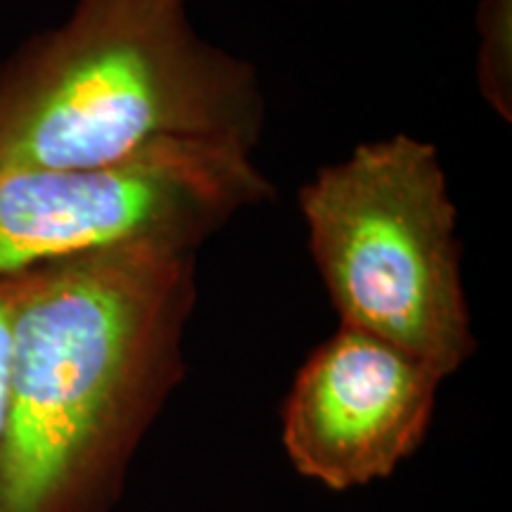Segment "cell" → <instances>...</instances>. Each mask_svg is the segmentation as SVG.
I'll return each instance as SVG.
<instances>
[{"label":"cell","instance_id":"obj_7","mask_svg":"<svg viewBox=\"0 0 512 512\" xmlns=\"http://www.w3.org/2000/svg\"><path fill=\"white\" fill-rule=\"evenodd\" d=\"M27 273L0 278V437H3L5 403H8V373H10V349H12V325L24 292Z\"/></svg>","mask_w":512,"mask_h":512},{"label":"cell","instance_id":"obj_6","mask_svg":"<svg viewBox=\"0 0 512 512\" xmlns=\"http://www.w3.org/2000/svg\"><path fill=\"white\" fill-rule=\"evenodd\" d=\"M479 22V88L494 110L512 117V0H484Z\"/></svg>","mask_w":512,"mask_h":512},{"label":"cell","instance_id":"obj_3","mask_svg":"<svg viewBox=\"0 0 512 512\" xmlns=\"http://www.w3.org/2000/svg\"><path fill=\"white\" fill-rule=\"evenodd\" d=\"M309 249L344 328L446 380L477 349L460 271L456 204L437 147L361 143L299 192Z\"/></svg>","mask_w":512,"mask_h":512},{"label":"cell","instance_id":"obj_5","mask_svg":"<svg viewBox=\"0 0 512 512\" xmlns=\"http://www.w3.org/2000/svg\"><path fill=\"white\" fill-rule=\"evenodd\" d=\"M441 382L403 351L339 325L311 351L285 399L287 458L330 491L392 477L430 432Z\"/></svg>","mask_w":512,"mask_h":512},{"label":"cell","instance_id":"obj_2","mask_svg":"<svg viewBox=\"0 0 512 512\" xmlns=\"http://www.w3.org/2000/svg\"><path fill=\"white\" fill-rule=\"evenodd\" d=\"M252 64L192 29L185 0H79L0 69V171L100 169L162 145L254 152Z\"/></svg>","mask_w":512,"mask_h":512},{"label":"cell","instance_id":"obj_1","mask_svg":"<svg viewBox=\"0 0 512 512\" xmlns=\"http://www.w3.org/2000/svg\"><path fill=\"white\" fill-rule=\"evenodd\" d=\"M197 249L136 242L27 273L12 325L0 512H112L185 377Z\"/></svg>","mask_w":512,"mask_h":512},{"label":"cell","instance_id":"obj_4","mask_svg":"<svg viewBox=\"0 0 512 512\" xmlns=\"http://www.w3.org/2000/svg\"><path fill=\"white\" fill-rule=\"evenodd\" d=\"M252 152L174 143L100 169L0 171V278L136 242L200 249L271 200Z\"/></svg>","mask_w":512,"mask_h":512}]
</instances>
